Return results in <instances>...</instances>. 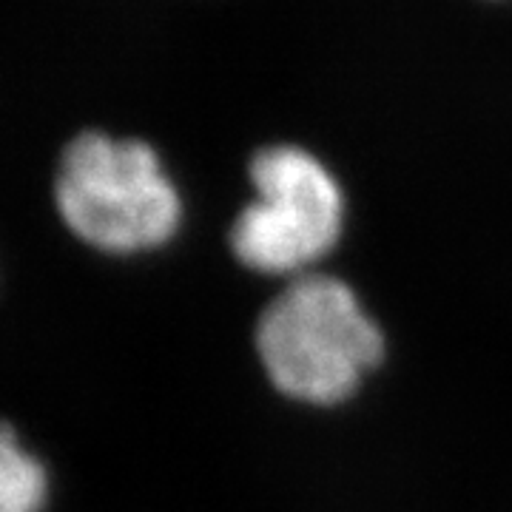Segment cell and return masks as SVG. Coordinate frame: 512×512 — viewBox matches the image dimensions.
<instances>
[{
	"label": "cell",
	"mask_w": 512,
	"mask_h": 512,
	"mask_svg": "<svg viewBox=\"0 0 512 512\" xmlns=\"http://www.w3.org/2000/svg\"><path fill=\"white\" fill-rule=\"evenodd\" d=\"M268 379L296 402L342 404L382 362L384 339L348 282L328 274L291 279L256 322Z\"/></svg>",
	"instance_id": "6da1fadb"
},
{
	"label": "cell",
	"mask_w": 512,
	"mask_h": 512,
	"mask_svg": "<svg viewBox=\"0 0 512 512\" xmlns=\"http://www.w3.org/2000/svg\"><path fill=\"white\" fill-rule=\"evenodd\" d=\"M55 205L74 237L114 256L157 251L183 225V197L160 154L103 131H86L66 146Z\"/></svg>",
	"instance_id": "7a4b0ae2"
},
{
	"label": "cell",
	"mask_w": 512,
	"mask_h": 512,
	"mask_svg": "<svg viewBox=\"0 0 512 512\" xmlns=\"http://www.w3.org/2000/svg\"><path fill=\"white\" fill-rule=\"evenodd\" d=\"M256 197L231 225V251L265 276H305L333 251L345 194L330 168L302 146H268L251 160Z\"/></svg>",
	"instance_id": "3957f363"
},
{
	"label": "cell",
	"mask_w": 512,
	"mask_h": 512,
	"mask_svg": "<svg viewBox=\"0 0 512 512\" xmlns=\"http://www.w3.org/2000/svg\"><path fill=\"white\" fill-rule=\"evenodd\" d=\"M49 493V467L9 424H0V512H43Z\"/></svg>",
	"instance_id": "277c9868"
}]
</instances>
